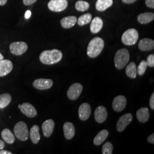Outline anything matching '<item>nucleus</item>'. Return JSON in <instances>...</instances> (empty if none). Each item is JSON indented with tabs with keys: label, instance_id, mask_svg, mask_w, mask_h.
I'll list each match as a JSON object with an SVG mask.
<instances>
[{
	"label": "nucleus",
	"instance_id": "obj_14",
	"mask_svg": "<svg viewBox=\"0 0 154 154\" xmlns=\"http://www.w3.org/2000/svg\"><path fill=\"white\" fill-rule=\"evenodd\" d=\"M13 65L11 61L8 60H0V77L9 74L13 70Z\"/></svg>",
	"mask_w": 154,
	"mask_h": 154
},
{
	"label": "nucleus",
	"instance_id": "obj_5",
	"mask_svg": "<svg viewBox=\"0 0 154 154\" xmlns=\"http://www.w3.org/2000/svg\"><path fill=\"white\" fill-rule=\"evenodd\" d=\"M14 133L17 138L21 141H26L29 137L28 126L24 122L17 123L14 127Z\"/></svg>",
	"mask_w": 154,
	"mask_h": 154
},
{
	"label": "nucleus",
	"instance_id": "obj_2",
	"mask_svg": "<svg viewBox=\"0 0 154 154\" xmlns=\"http://www.w3.org/2000/svg\"><path fill=\"white\" fill-rule=\"evenodd\" d=\"M105 42L100 37H95L89 42L87 49V54L90 58H95L100 54L104 48Z\"/></svg>",
	"mask_w": 154,
	"mask_h": 154
},
{
	"label": "nucleus",
	"instance_id": "obj_10",
	"mask_svg": "<svg viewBox=\"0 0 154 154\" xmlns=\"http://www.w3.org/2000/svg\"><path fill=\"white\" fill-rule=\"evenodd\" d=\"M53 82L50 79L39 78L35 79L33 83V86L37 89L44 90L49 89L52 87Z\"/></svg>",
	"mask_w": 154,
	"mask_h": 154
},
{
	"label": "nucleus",
	"instance_id": "obj_26",
	"mask_svg": "<svg viewBox=\"0 0 154 154\" xmlns=\"http://www.w3.org/2000/svg\"><path fill=\"white\" fill-rule=\"evenodd\" d=\"M109 135V131L107 130H103L96 135L94 139V143L96 146H99L107 139Z\"/></svg>",
	"mask_w": 154,
	"mask_h": 154
},
{
	"label": "nucleus",
	"instance_id": "obj_13",
	"mask_svg": "<svg viewBox=\"0 0 154 154\" xmlns=\"http://www.w3.org/2000/svg\"><path fill=\"white\" fill-rule=\"evenodd\" d=\"M91 112V107L88 103H83L81 105L78 109V115L79 119L83 121H86L90 117Z\"/></svg>",
	"mask_w": 154,
	"mask_h": 154
},
{
	"label": "nucleus",
	"instance_id": "obj_29",
	"mask_svg": "<svg viewBox=\"0 0 154 154\" xmlns=\"http://www.w3.org/2000/svg\"><path fill=\"white\" fill-rule=\"evenodd\" d=\"M92 19V16L90 13L85 14L79 17L78 20V24L79 26H83L87 25L91 22Z\"/></svg>",
	"mask_w": 154,
	"mask_h": 154
},
{
	"label": "nucleus",
	"instance_id": "obj_38",
	"mask_svg": "<svg viewBox=\"0 0 154 154\" xmlns=\"http://www.w3.org/2000/svg\"><path fill=\"white\" fill-rule=\"evenodd\" d=\"M122 1L123 3L129 4H132V3L135 2L137 0H122Z\"/></svg>",
	"mask_w": 154,
	"mask_h": 154
},
{
	"label": "nucleus",
	"instance_id": "obj_16",
	"mask_svg": "<svg viewBox=\"0 0 154 154\" xmlns=\"http://www.w3.org/2000/svg\"><path fill=\"white\" fill-rule=\"evenodd\" d=\"M55 123L53 119H48L42 123V128L43 134L45 137L48 138L51 135L54 131Z\"/></svg>",
	"mask_w": 154,
	"mask_h": 154
},
{
	"label": "nucleus",
	"instance_id": "obj_32",
	"mask_svg": "<svg viewBox=\"0 0 154 154\" xmlns=\"http://www.w3.org/2000/svg\"><path fill=\"white\" fill-rule=\"evenodd\" d=\"M147 67V65L146 61L144 60L141 61L137 69V74H138L139 75H143L146 70Z\"/></svg>",
	"mask_w": 154,
	"mask_h": 154
},
{
	"label": "nucleus",
	"instance_id": "obj_4",
	"mask_svg": "<svg viewBox=\"0 0 154 154\" xmlns=\"http://www.w3.org/2000/svg\"><path fill=\"white\" fill-rule=\"evenodd\" d=\"M139 38L138 31L135 29H129L125 32L122 36L123 44L127 46L135 44Z\"/></svg>",
	"mask_w": 154,
	"mask_h": 154
},
{
	"label": "nucleus",
	"instance_id": "obj_19",
	"mask_svg": "<svg viewBox=\"0 0 154 154\" xmlns=\"http://www.w3.org/2000/svg\"><path fill=\"white\" fill-rule=\"evenodd\" d=\"M91 21L90 25V31L92 33L96 34L100 31L103 27V21L100 17H95Z\"/></svg>",
	"mask_w": 154,
	"mask_h": 154
},
{
	"label": "nucleus",
	"instance_id": "obj_28",
	"mask_svg": "<svg viewBox=\"0 0 154 154\" xmlns=\"http://www.w3.org/2000/svg\"><path fill=\"white\" fill-rule=\"evenodd\" d=\"M11 100V95L8 93L0 95V109H4L10 104Z\"/></svg>",
	"mask_w": 154,
	"mask_h": 154
},
{
	"label": "nucleus",
	"instance_id": "obj_37",
	"mask_svg": "<svg viewBox=\"0 0 154 154\" xmlns=\"http://www.w3.org/2000/svg\"><path fill=\"white\" fill-rule=\"evenodd\" d=\"M147 142L151 144L154 143V134H152L150 135H149V137L147 138Z\"/></svg>",
	"mask_w": 154,
	"mask_h": 154
},
{
	"label": "nucleus",
	"instance_id": "obj_6",
	"mask_svg": "<svg viewBox=\"0 0 154 154\" xmlns=\"http://www.w3.org/2000/svg\"><path fill=\"white\" fill-rule=\"evenodd\" d=\"M10 50L13 54L21 55L28 50V45L24 42H14L10 45Z\"/></svg>",
	"mask_w": 154,
	"mask_h": 154
},
{
	"label": "nucleus",
	"instance_id": "obj_11",
	"mask_svg": "<svg viewBox=\"0 0 154 154\" xmlns=\"http://www.w3.org/2000/svg\"><path fill=\"white\" fill-rule=\"evenodd\" d=\"M22 113L29 118H34L37 115V111L35 108L29 103H23L22 105L18 106Z\"/></svg>",
	"mask_w": 154,
	"mask_h": 154
},
{
	"label": "nucleus",
	"instance_id": "obj_22",
	"mask_svg": "<svg viewBox=\"0 0 154 154\" xmlns=\"http://www.w3.org/2000/svg\"><path fill=\"white\" fill-rule=\"evenodd\" d=\"M154 19L153 13L146 12L140 14L138 17V21L141 24H147L152 21Z\"/></svg>",
	"mask_w": 154,
	"mask_h": 154
},
{
	"label": "nucleus",
	"instance_id": "obj_3",
	"mask_svg": "<svg viewBox=\"0 0 154 154\" xmlns=\"http://www.w3.org/2000/svg\"><path fill=\"white\" fill-rule=\"evenodd\" d=\"M130 60V54L126 49H121L117 51L114 57V63L118 70L123 69Z\"/></svg>",
	"mask_w": 154,
	"mask_h": 154
},
{
	"label": "nucleus",
	"instance_id": "obj_18",
	"mask_svg": "<svg viewBox=\"0 0 154 154\" xmlns=\"http://www.w3.org/2000/svg\"><path fill=\"white\" fill-rule=\"evenodd\" d=\"M139 49L142 51H149L154 49V41L149 38L141 39L138 45Z\"/></svg>",
	"mask_w": 154,
	"mask_h": 154
},
{
	"label": "nucleus",
	"instance_id": "obj_23",
	"mask_svg": "<svg viewBox=\"0 0 154 154\" xmlns=\"http://www.w3.org/2000/svg\"><path fill=\"white\" fill-rule=\"evenodd\" d=\"M112 4V0H97L95 4V8L98 11H105L111 6Z\"/></svg>",
	"mask_w": 154,
	"mask_h": 154
},
{
	"label": "nucleus",
	"instance_id": "obj_39",
	"mask_svg": "<svg viewBox=\"0 0 154 154\" xmlns=\"http://www.w3.org/2000/svg\"><path fill=\"white\" fill-rule=\"evenodd\" d=\"M31 14H32V13L30 11H26L25 14V17L26 19H28L29 18L30 16H31Z\"/></svg>",
	"mask_w": 154,
	"mask_h": 154
},
{
	"label": "nucleus",
	"instance_id": "obj_27",
	"mask_svg": "<svg viewBox=\"0 0 154 154\" xmlns=\"http://www.w3.org/2000/svg\"><path fill=\"white\" fill-rule=\"evenodd\" d=\"M126 73L127 77L131 79H135L137 75V67L136 64L131 62L127 66L126 69Z\"/></svg>",
	"mask_w": 154,
	"mask_h": 154
},
{
	"label": "nucleus",
	"instance_id": "obj_17",
	"mask_svg": "<svg viewBox=\"0 0 154 154\" xmlns=\"http://www.w3.org/2000/svg\"><path fill=\"white\" fill-rule=\"evenodd\" d=\"M64 136L67 140H70L75 135V127L70 122H66L63 125Z\"/></svg>",
	"mask_w": 154,
	"mask_h": 154
},
{
	"label": "nucleus",
	"instance_id": "obj_7",
	"mask_svg": "<svg viewBox=\"0 0 154 154\" xmlns=\"http://www.w3.org/2000/svg\"><path fill=\"white\" fill-rule=\"evenodd\" d=\"M82 85L78 83H73L67 90V97L69 99L74 100L78 98L82 92Z\"/></svg>",
	"mask_w": 154,
	"mask_h": 154
},
{
	"label": "nucleus",
	"instance_id": "obj_42",
	"mask_svg": "<svg viewBox=\"0 0 154 154\" xmlns=\"http://www.w3.org/2000/svg\"><path fill=\"white\" fill-rule=\"evenodd\" d=\"M8 0H0V6H3L5 5Z\"/></svg>",
	"mask_w": 154,
	"mask_h": 154
},
{
	"label": "nucleus",
	"instance_id": "obj_31",
	"mask_svg": "<svg viewBox=\"0 0 154 154\" xmlns=\"http://www.w3.org/2000/svg\"><path fill=\"white\" fill-rule=\"evenodd\" d=\"M113 146L110 142L105 143L102 147V154H111L112 153Z\"/></svg>",
	"mask_w": 154,
	"mask_h": 154
},
{
	"label": "nucleus",
	"instance_id": "obj_36",
	"mask_svg": "<svg viewBox=\"0 0 154 154\" xmlns=\"http://www.w3.org/2000/svg\"><path fill=\"white\" fill-rule=\"evenodd\" d=\"M36 1L37 0H23V3L25 5H30Z\"/></svg>",
	"mask_w": 154,
	"mask_h": 154
},
{
	"label": "nucleus",
	"instance_id": "obj_43",
	"mask_svg": "<svg viewBox=\"0 0 154 154\" xmlns=\"http://www.w3.org/2000/svg\"><path fill=\"white\" fill-rule=\"evenodd\" d=\"M3 59H4V56L2 55V54H1V53H0V60H3Z\"/></svg>",
	"mask_w": 154,
	"mask_h": 154
},
{
	"label": "nucleus",
	"instance_id": "obj_33",
	"mask_svg": "<svg viewBox=\"0 0 154 154\" xmlns=\"http://www.w3.org/2000/svg\"><path fill=\"white\" fill-rule=\"evenodd\" d=\"M147 66L150 67H154V54H150L148 56L147 58Z\"/></svg>",
	"mask_w": 154,
	"mask_h": 154
},
{
	"label": "nucleus",
	"instance_id": "obj_25",
	"mask_svg": "<svg viewBox=\"0 0 154 154\" xmlns=\"http://www.w3.org/2000/svg\"><path fill=\"white\" fill-rule=\"evenodd\" d=\"M1 137L6 143L8 144H12L15 142V137L14 134L9 129H4L1 132Z\"/></svg>",
	"mask_w": 154,
	"mask_h": 154
},
{
	"label": "nucleus",
	"instance_id": "obj_8",
	"mask_svg": "<svg viewBox=\"0 0 154 154\" xmlns=\"http://www.w3.org/2000/svg\"><path fill=\"white\" fill-rule=\"evenodd\" d=\"M68 6L67 0H50L48 3V8L50 11L60 12L66 9Z\"/></svg>",
	"mask_w": 154,
	"mask_h": 154
},
{
	"label": "nucleus",
	"instance_id": "obj_1",
	"mask_svg": "<svg viewBox=\"0 0 154 154\" xmlns=\"http://www.w3.org/2000/svg\"><path fill=\"white\" fill-rule=\"evenodd\" d=\"M62 58V53L57 49L45 50L39 55V60L45 65H50L55 64L61 61Z\"/></svg>",
	"mask_w": 154,
	"mask_h": 154
},
{
	"label": "nucleus",
	"instance_id": "obj_41",
	"mask_svg": "<svg viewBox=\"0 0 154 154\" xmlns=\"http://www.w3.org/2000/svg\"><path fill=\"white\" fill-rule=\"evenodd\" d=\"M5 145L4 142L0 140V150L3 149L5 147Z\"/></svg>",
	"mask_w": 154,
	"mask_h": 154
},
{
	"label": "nucleus",
	"instance_id": "obj_40",
	"mask_svg": "<svg viewBox=\"0 0 154 154\" xmlns=\"http://www.w3.org/2000/svg\"><path fill=\"white\" fill-rule=\"evenodd\" d=\"M11 152L10 151H6V150H2V149H1L0 150V154H11Z\"/></svg>",
	"mask_w": 154,
	"mask_h": 154
},
{
	"label": "nucleus",
	"instance_id": "obj_34",
	"mask_svg": "<svg viewBox=\"0 0 154 154\" xmlns=\"http://www.w3.org/2000/svg\"><path fill=\"white\" fill-rule=\"evenodd\" d=\"M146 5L150 8H154V0H146Z\"/></svg>",
	"mask_w": 154,
	"mask_h": 154
},
{
	"label": "nucleus",
	"instance_id": "obj_35",
	"mask_svg": "<svg viewBox=\"0 0 154 154\" xmlns=\"http://www.w3.org/2000/svg\"><path fill=\"white\" fill-rule=\"evenodd\" d=\"M149 106L152 110H154V93H152L149 99Z\"/></svg>",
	"mask_w": 154,
	"mask_h": 154
},
{
	"label": "nucleus",
	"instance_id": "obj_24",
	"mask_svg": "<svg viewBox=\"0 0 154 154\" xmlns=\"http://www.w3.org/2000/svg\"><path fill=\"white\" fill-rule=\"evenodd\" d=\"M39 127L38 125H34L30 129V137L32 142L34 144H37L38 143L41 136L39 132Z\"/></svg>",
	"mask_w": 154,
	"mask_h": 154
},
{
	"label": "nucleus",
	"instance_id": "obj_21",
	"mask_svg": "<svg viewBox=\"0 0 154 154\" xmlns=\"http://www.w3.org/2000/svg\"><path fill=\"white\" fill-rule=\"evenodd\" d=\"M77 21V18L75 16H68L63 18L61 21V26L65 29H69L74 26Z\"/></svg>",
	"mask_w": 154,
	"mask_h": 154
},
{
	"label": "nucleus",
	"instance_id": "obj_9",
	"mask_svg": "<svg viewBox=\"0 0 154 154\" xmlns=\"http://www.w3.org/2000/svg\"><path fill=\"white\" fill-rule=\"evenodd\" d=\"M133 119V116L130 113H127L122 116L116 123V130L119 132H122L125 130L126 127L131 122Z\"/></svg>",
	"mask_w": 154,
	"mask_h": 154
},
{
	"label": "nucleus",
	"instance_id": "obj_20",
	"mask_svg": "<svg viewBox=\"0 0 154 154\" xmlns=\"http://www.w3.org/2000/svg\"><path fill=\"white\" fill-rule=\"evenodd\" d=\"M149 116V110L147 107H142L137 112V118L138 121L141 123H145L148 121Z\"/></svg>",
	"mask_w": 154,
	"mask_h": 154
},
{
	"label": "nucleus",
	"instance_id": "obj_12",
	"mask_svg": "<svg viewBox=\"0 0 154 154\" xmlns=\"http://www.w3.org/2000/svg\"><path fill=\"white\" fill-rule=\"evenodd\" d=\"M127 100L123 95H118L114 98L112 102V108L116 112H121L126 106Z\"/></svg>",
	"mask_w": 154,
	"mask_h": 154
},
{
	"label": "nucleus",
	"instance_id": "obj_30",
	"mask_svg": "<svg viewBox=\"0 0 154 154\" xmlns=\"http://www.w3.org/2000/svg\"><path fill=\"white\" fill-rule=\"evenodd\" d=\"M75 9L77 11H87L89 8L90 5L88 2L83 1H78L75 4Z\"/></svg>",
	"mask_w": 154,
	"mask_h": 154
},
{
	"label": "nucleus",
	"instance_id": "obj_15",
	"mask_svg": "<svg viewBox=\"0 0 154 154\" xmlns=\"http://www.w3.org/2000/svg\"><path fill=\"white\" fill-rule=\"evenodd\" d=\"M95 121L99 123H102L106 120L107 117V111L105 107L103 106H98L94 112Z\"/></svg>",
	"mask_w": 154,
	"mask_h": 154
}]
</instances>
